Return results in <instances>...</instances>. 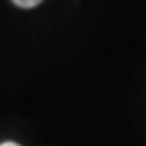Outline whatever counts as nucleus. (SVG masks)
Returning a JSON list of instances; mask_svg holds the SVG:
<instances>
[{"mask_svg": "<svg viewBox=\"0 0 146 146\" xmlns=\"http://www.w3.org/2000/svg\"><path fill=\"white\" fill-rule=\"evenodd\" d=\"M13 5H17V7H22V9H32V7H36V5H41L43 0H11Z\"/></svg>", "mask_w": 146, "mask_h": 146, "instance_id": "nucleus-1", "label": "nucleus"}, {"mask_svg": "<svg viewBox=\"0 0 146 146\" xmlns=\"http://www.w3.org/2000/svg\"><path fill=\"white\" fill-rule=\"evenodd\" d=\"M0 146H19V144H15V142H5V144H0Z\"/></svg>", "mask_w": 146, "mask_h": 146, "instance_id": "nucleus-2", "label": "nucleus"}]
</instances>
